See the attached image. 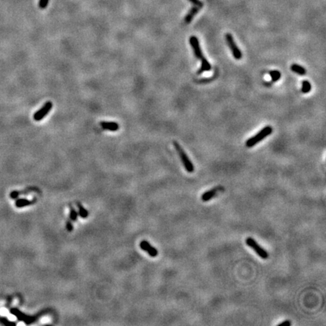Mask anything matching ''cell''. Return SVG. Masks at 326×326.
<instances>
[{
    "label": "cell",
    "instance_id": "17",
    "mask_svg": "<svg viewBox=\"0 0 326 326\" xmlns=\"http://www.w3.org/2000/svg\"><path fill=\"white\" fill-rule=\"evenodd\" d=\"M77 217H78L77 211H76L75 210L74 208H73V207H70V211H69V218H70L71 221H76V220H77Z\"/></svg>",
    "mask_w": 326,
    "mask_h": 326
},
{
    "label": "cell",
    "instance_id": "6",
    "mask_svg": "<svg viewBox=\"0 0 326 326\" xmlns=\"http://www.w3.org/2000/svg\"><path fill=\"white\" fill-rule=\"evenodd\" d=\"M190 45H191L192 48H193L194 54H195L196 58L197 59L202 60L203 58H205V57L203 56L202 49H201V47H200V44H199V41L196 36H190Z\"/></svg>",
    "mask_w": 326,
    "mask_h": 326
},
{
    "label": "cell",
    "instance_id": "13",
    "mask_svg": "<svg viewBox=\"0 0 326 326\" xmlns=\"http://www.w3.org/2000/svg\"><path fill=\"white\" fill-rule=\"evenodd\" d=\"M311 89H312V86H311L310 82L309 81H307V80H303V81L302 82V92L304 93V94H307V93H309V91H311Z\"/></svg>",
    "mask_w": 326,
    "mask_h": 326
},
{
    "label": "cell",
    "instance_id": "18",
    "mask_svg": "<svg viewBox=\"0 0 326 326\" xmlns=\"http://www.w3.org/2000/svg\"><path fill=\"white\" fill-rule=\"evenodd\" d=\"M49 3V0H39V7L41 9H45Z\"/></svg>",
    "mask_w": 326,
    "mask_h": 326
},
{
    "label": "cell",
    "instance_id": "8",
    "mask_svg": "<svg viewBox=\"0 0 326 326\" xmlns=\"http://www.w3.org/2000/svg\"><path fill=\"white\" fill-rule=\"evenodd\" d=\"M201 8H202V7L198 6V5H193V6L191 8V9L189 11V12H188V13L186 14V15L185 16V18H184L185 23H190V22L193 21L194 17H195V16L198 14V12L201 10Z\"/></svg>",
    "mask_w": 326,
    "mask_h": 326
},
{
    "label": "cell",
    "instance_id": "16",
    "mask_svg": "<svg viewBox=\"0 0 326 326\" xmlns=\"http://www.w3.org/2000/svg\"><path fill=\"white\" fill-rule=\"evenodd\" d=\"M32 203H33V202H32V201H30V200H27V199H20V200L17 201V202H16V206L17 207H23V206H29V205L32 204Z\"/></svg>",
    "mask_w": 326,
    "mask_h": 326
},
{
    "label": "cell",
    "instance_id": "2",
    "mask_svg": "<svg viewBox=\"0 0 326 326\" xmlns=\"http://www.w3.org/2000/svg\"><path fill=\"white\" fill-rule=\"evenodd\" d=\"M173 144H174V146H175V150H177V153H178L179 156H180L181 161H182L183 165H184L186 171L187 172H189V173H193V172L194 171V166H193V163H192L191 161H190V159H189V157H188V155H186V153H185L184 149L181 147V146L177 141H174Z\"/></svg>",
    "mask_w": 326,
    "mask_h": 326
},
{
    "label": "cell",
    "instance_id": "21",
    "mask_svg": "<svg viewBox=\"0 0 326 326\" xmlns=\"http://www.w3.org/2000/svg\"><path fill=\"white\" fill-rule=\"evenodd\" d=\"M292 325V322L288 320H285V322H283L282 323H280L278 325V326H290Z\"/></svg>",
    "mask_w": 326,
    "mask_h": 326
},
{
    "label": "cell",
    "instance_id": "15",
    "mask_svg": "<svg viewBox=\"0 0 326 326\" xmlns=\"http://www.w3.org/2000/svg\"><path fill=\"white\" fill-rule=\"evenodd\" d=\"M77 206L79 208L78 215H79L80 217H82V218H86L89 216V211L80 203H77Z\"/></svg>",
    "mask_w": 326,
    "mask_h": 326
},
{
    "label": "cell",
    "instance_id": "20",
    "mask_svg": "<svg viewBox=\"0 0 326 326\" xmlns=\"http://www.w3.org/2000/svg\"><path fill=\"white\" fill-rule=\"evenodd\" d=\"M66 228H67V231H68V232H72L73 231V223H71L69 221H68L67 222V224H66Z\"/></svg>",
    "mask_w": 326,
    "mask_h": 326
},
{
    "label": "cell",
    "instance_id": "3",
    "mask_svg": "<svg viewBox=\"0 0 326 326\" xmlns=\"http://www.w3.org/2000/svg\"><path fill=\"white\" fill-rule=\"evenodd\" d=\"M225 39H226L227 43L228 46L230 48V51H231L233 58L238 60H241L242 58V53L241 50L239 48V47L237 46L235 41H234L232 35L228 33L225 35Z\"/></svg>",
    "mask_w": 326,
    "mask_h": 326
},
{
    "label": "cell",
    "instance_id": "12",
    "mask_svg": "<svg viewBox=\"0 0 326 326\" xmlns=\"http://www.w3.org/2000/svg\"><path fill=\"white\" fill-rule=\"evenodd\" d=\"M291 69H292V72L295 73L298 75H300V76H304L307 73V70H306L304 67L299 64H294L291 66Z\"/></svg>",
    "mask_w": 326,
    "mask_h": 326
},
{
    "label": "cell",
    "instance_id": "10",
    "mask_svg": "<svg viewBox=\"0 0 326 326\" xmlns=\"http://www.w3.org/2000/svg\"><path fill=\"white\" fill-rule=\"evenodd\" d=\"M100 126L104 129L108 130L110 131H116L120 129V125L118 123L113 122H101L100 123Z\"/></svg>",
    "mask_w": 326,
    "mask_h": 326
},
{
    "label": "cell",
    "instance_id": "9",
    "mask_svg": "<svg viewBox=\"0 0 326 326\" xmlns=\"http://www.w3.org/2000/svg\"><path fill=\"white\" fill-rule=\"evenodd\" d=\"M222 189V188H221V186H218V187H215L214 188V189H211L210 190H208V191L206 192V193H204L202 194V200L203 201V202H208V201H209L210 199H211L212 198L215 197L216 195H217V192L219 191V190Z\"/></svg>",
    "mask_w": 326,
    "mask_h": 326
},
{
    "label": "cell",
    "instance_id": "1",
    "mask_svg": "<svg viewBox=\"0 0 326 326\" xmlns=\"http://www.w3.org/2000/svg\"><path fill=\"white\" fill-rule=\"evenodd\" d=\"M273 132V128L270 125H267L264 128H263L259 132H257L255 135L253 137H250V138L247 140V141L245 142V146L247 147H252V146H255L256 144H258L259 142L262 141L264 138H266L267 137H268L269 135H270Z\"/></svg>",
    "mask_w": 326,
    "mask_h": 326
},
{
    "label": "cell",
    "instance_id": "11",
    "mask_svg": "<svg viewBox=\"0 0 326 326\" xmlns=\"http://www.w3.org/2000/svg\"><path fill=\"white\" fill-rule=\"evenodd\" d=\"M211 69V65L210 64L209 62L208 61V60L206 58H203L201 60V67L200 68L198 69L197 74H202V73L207 72V71H210Z\"/></svg>",
    "mask_w": 326,
    "mask_h": 326
},
{
    "label": "cell",
    "instance_id": "14",
    "mask_svg": "<svg viewBox=\"0 0 326 326\" xmlns=\"http://www.w3.org/2000/svg\"><path fill=\"white\" fill-rule=\"evenodd\" d=\"M269 74H270L272 82H273L279 81L281 78V73L279 70H271L269 72Z\"/></svg>",
    "mask_w": 326,
    "mask_h": 326
},
{
    "label": "cell",
    "instance_id": "19",
    "mask_svg": "<svg viewBox=\"0 0 326 326\" xmlns=\"http://www.w3.org/2000/svg\"><path fill=\"white\" fill-rule=\"evenodd\" d=\"M190 3H192L193 5H198V6L203 7V3L201 0H189Z\"/></svg>",
    "mask_w": 326,
    "mask_h": 326
},
{
    "label": "cell",
    "instance_id": "4",
    "mask_svg": "<svg viewBox=\"0 0 326 326\" xmlns=\"http://www.w3.org/2000/svg\"><path fill=\"white\" fill-rule=\"evenodd\" d=\"M245 242H246L247 245H248L250 248H252L254 252L257 253V254L260 257H261L262 259L266 260L269 257V254L266 250H264L260 245H258L253 238L248 237L245 239Z\"/></svg>",
    "mask_w": 326,
    "mask_h": 326
},
{
    "label": "cell",
    "instance_id": "5",
    "mask_svg": "<svg viewBox=\"0 0 326 326\" xmlns=\"http://www.w3.org/2000/svg\"><path fill=\"white\" fill-rule=\"evenodd\" d=\"M53 104L52 101H47L45 102V104H44L43 107H42L37 112L34 113L33 115V119L36 122H39L43 119L45 118L47 116L48 113L51 111V110L52 109Z\"/></svg>",
    "mask_w": 326,
    "mask_h": 326
},
{
    "label": "cell",
    "instance_id": "7",
    "mask_svg": "<svg viewBox=\"0 0 326 326\" xmlns=\"http://www.w3.org/2000/svg\"><path fill=\"white\" fill-rule=\"evenodd\" d=\"M140 247L142 250L147 252L149 255L151 256V257H155L158 255V251H157L153 245H150L147 241L143 240L140 243Z\"/></svg>",
    "mask_w": 326,
    "mask_h": 326
}]
</instances>
